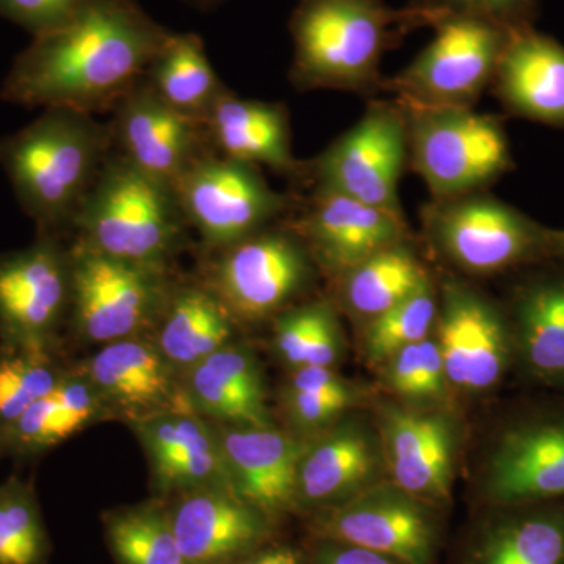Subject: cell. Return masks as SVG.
<instances>
[{
	"instance_id": "obj_1",
	"label": "cell",
	"mask_w": 564,
	"mask_h": 564,
	"mask_svg": "<svg viewBox=\"0 0 564 564\" xmlns=\"http://www.w3.org/2000/svg\"><path fill=\"white\" fill-rule=\"evenodd\" d=\"M169 35L137 0H85L61 28L33 36L0 96L20 106L106 113L143 79Z\"/></svg>"
},
{
	"instance_id": "obj_2",
	"label": "cell",
	"mask_w": 564,
	"mask_h": 564,
	"mask_svg": "<svg viewBox=\"0 0 564 564\" xmlns=\"http://www.w3.org/2000/svg\"><path fill=\"white\" fill-rule=\"evenodd\" d=\"M425 11L397 10L384 0H300L289 29V79L299 91H381V62L414 29L432 28Z\"/></svg>"
},
{
	"instance_id": "obj_3",
	"label": "cell",
	"mask_w": 564,
	"mask_h": 564,
	"mask_svg": "<svg viewBox=\"0 0 564 564\" xmlns=\"http://www.w3.org/2000/svg\"><path fill=\"white\" fill-rule=\"evenodd\" d=\"M111 152L109 124L85 111L47 107L0 141V165L39 234L58 236L73 229Z\"/></svg>"
},
{
	"instance_id": "obj_4",
	"label": "cell",
	"mask_w": 564,
	"mask_h": 564,
	"mask_svg": "<svg viewBox=\"0 0 564 564\" xmlns=\"http://www.w3.org/2000/svg\"><path fill=\"white\" fill-rule=\"evenodd\" d=\"M176 193L111 152L74 220L76 242L110 258L172 267L188 240Z\"/></svg>"
},
{
	"instance_id": "obj_5",
	"label": "cell",
	"mask_w": 564,
	"mask_h": 564,
	"mask_svg": "<svg viewBox=\"0 0 564 564\" xmlns=\"http://www.w3.org/2000/svg\"><path fill=\"white\" fill-rule=\"evenodd\" d=\"M400 106L408 118L410 169L433 199L486 191L513 170L502 118L475 107Z\"/></svg>"
},
{
	"instance_id": "obj_6",
	"label": "cell",
	"mask_w": 564,
	"mask_h": 564,
	"mask_svg": "<svg viewBox=\"0 0 564 564\" xmlns=\"http://www.w3.org/2000/svg\"><path fill=\"white\" fill-rule=\"evenodd\" d=\"M423 232L452 265L491 276L547 259V231L488 191L433 199L422 207Z\"/></svg>"
},
{
	"instance_id": "obj_7",
	"label": "cell",
	"mask_w": 564,
	"mask_h": 564,
	"mask_svg": "<svg viewBox=\"0 0 564 564\" xmlns=\"http://www.w3.org/2000/svg\"><path fill=\"white\" fill-rule=\"evenodd\" d=\"M69 252V321L82 340L106 345L152 332L173 288L172 267L121 261L79 242Z\"/></svg>"
},
{
	"instance_id": "obj_8",
	"label": "cell",
	"mask_w": 564,
	"mask_h": 564,
	"mask_svg": "<svg viewBox=\"0 0 564 564\" xmlns=\"http://www.w3.org/2000/svg\"><path fill=\"white\" fill-rule=\"evenodd\" d=\"M434 39L406 68L384 77L381 90L414 107H475L491 87L511 32L478 18L447 14Z\"/></svg>"
},
{
	"instance_id": "obj_9",
	"label": "cell",
	"mask_w": 564,
	"mask_h": 564,
	"mask_svg": "<svg viewBox=\"0 0 564 564\" xmlns=\"http://www.w3.org/2000/svg\"><path fill=\"white\" fill-rule=\"evenodd\" d=\"M188 228L209 251L221 250L293 214L296 196L273 191L261 169L223 158L203 155L174 185Z\"/></svg>"
},
{
	"instance_id": "obj_10",
	"label": "cell",
	"mask_w": 564,
	"mask_h": 564,
	"mask_svg": "<svg viewBox=\"0 0 564 564\" xmlns=\"http://www.w3.org/2000/svg\"><path fill=\"white\" fill-rule=\"evenodd\" d=\"M406 166L410 135L403 107L395 99L370 101L352 128L306 161L304 184L403 214L399 185Z\"/></svg>"
},
{
	"instance_id": "obj_11",
	"label": "cell",
	"mask_w": 564,
	"mask_h": 564,
	"mask_svg": "<svg viewBox=\"0 0 564 564\" xmlns=\"http://www.w3.org/2000/svg\"><path fill=\"white\" fill-rule=\"evenodd\" d=\"M215 252L203 281L236 323L276 317L306 291L317 267L291 225L269 226Z\"/></svg>"
},
{
	"instance_id": "obj_12",
	"label": "cell",
	"mask_w": 564,
	"mask_h": 564,
	"mask_svg": "<svg viewBox=\"0 0 564 564\" xmlns=\"http://www.w3.org/2000/svg\"><path fill=\"white\" fill-rule=\"evenodd\" d=\"M69 306L70 252L57 236L0 254V350H54Z\"/></svg>"
},
{
	"instance_id": "obj_13",
	"label": "cell",
	"mask_w": 564,
	"mask_h": 564,
	"mask_svg": "<svg viewBox=\"0 0 564 564\" xmlns=\"http://www.w3.org/2000/svg\"><path fill=\"white\" fill-rule=\"evenodd\" d=\"M110 113L113 151L173 191L193 163L215 151L207 126L172 109L144 79Z\"/></svg>"
},
{
	"instance_id": "obj_14",
	"label": "cell",
	"mask_w": 564,
	"mask_h": 564,
	"mask_svg": "<svg viewBox=\"0 0 564 564\" xmlns=\"http://www.w3.org/2000/svg\"><path fill=\"white\" fill-rule=\"evenodd\" d=\"M436 322L447 383L484 392L502 380L514 350L513 332L491 300L448 278L441 285Z\"/></svg>"
},
{
	"instance_id": "obj_15",
	"label": "cell",
	"mask_w": 564,
	"mask_h": 564,
	"mask_svg": "<svg viewBox=\"0 0 564 564\" xmlns=\"http://www.w3.org/2000/svg\"><path fill=\"white\" fill-rule=\"evenodd\" d=\"M293 214L289 225L306 243L315 265L336 280L378 251L410 239L404 214L340 193L313 191Z\"/></svg>"
},
{
	"instance_id": "obj_16",
	"label": "cell",
	"mask_w": 564,
	"mask_h": 564,
	"mask_svg": "<svg viewBox=\"0 0 564 564\" xmlns=\"http://www.w3.org/2000/svg\"><path fill=\"white\" fill-rule=\"evenodd\" d=\"M77 369L101 395L111 417L132 423L163 411L192 410L181 375L150 334L101 345Z\"/></svg>"
},
{
	"instance_id": "obj_17",
	"label": "cell",
	"mask_w": 564,
	"mask_h": 564,
	"mask_svg": "<svg viewBox=\"0 0 564 564\" xmlns=\"http://www.w3.org/2000/svg\"><path fill=\"white\" fill-rule=\"evenodd\" d=\"M323 532L402 564H430L434 532L413 496L395 485L373 486L336 505L322 522Z\"/></svg>"
},
{
	"instance_id": "obj_18",
	"label": "cell",
	"mask_w": 564,
	"mask_h": 564,
	"mask_svg": "<svg viewBox=\"0 0 564 564\" xmlns=\"http://www.w3.org/2000/svg\"><path fill=\"white\" fill-rule=\"evenodd\" d=\"M129 426L148 456L152 484L162 496L210 486L231 488L217 426L195 411H163Z\"/></svg>"
},
{
	"instance_id": "obj_19",
	"label": "cell",
	"mask_w": 564,
	"mask_h": 564,
	"mask_svg": "<svg viewBox=\"0 0 564 564\" xmlns=\"http://www.w3.org/2000/svg\"><path fill=\"white\" fill-rule=\"evenodd\" d=\"M169 513L187 564L231 562L252 551L269 530L267 516L228 486L180 494Z\"/></svg>"
},
{
	"instance_id": "obj_20",
	"label": "cell",
	"mask_w": 564,
	"mask_h": 564,
	"mask_svg": "<svg viewBox=\"0 0 564 564\" xmlns=\"http://www.w3.org/2000/svg\"><path fill=\"white\" fill-rule=\"evenodd\" d=\"M232 491L263 514L296 505L299 466L306 443L269 426H217Z\"/></svg>"
},
{
	"instance_id": "obj_21",
	"label": "cell",
	"mask_w": 564,
	"mask_h": 564,
	"mask_svg": "<svg viewBox=\"0 0 564 564\" xmlns=\"http://www.w3.org/2000/svg\"><path fill=\"white\" fill-rule=\"evenodd\" d=\"M494 502L518 505L564 496V419L527 422L503 433L486 470Z\"/></svg>"
},
{
	"instance_id": "obj_22",
	"label": "cell",
	"mask_w": 564,
	"mask_h": 564,
	"mask_svg": "<svg viewBox=\"0 0 564 564\" xmlns=\"http://www.w3.org/2000/svg\"><path fill=\"white\" fill-rule=\"evenodd\" d=\"M383 452L392 485L414 499L444 500L454 480V426L440 414L386 408Z\"/></svg>"
},
{
	"instance_id": "obj_23",
	"label": "cell",
	"mask_w": 564,
	"mask_h": 564,
	"mask_svg": "<svg viewBox=\"0 0 564 564\" xmlns=\"http://www.w3.org/2000/svg\"><path fill=\"white\" fill-rule=\"evenodd\" d=\"M206 126L212 147L223 158L265 166L296 184L306 181V162L293 155L291 113L284 104L239 98L229 90Z\"/></svg>"
},
{
	"instance_id": "obj_24",
	"label": "cell",
	"mask_w": 564,
	"mask_h": 564,
	"mask_svg": "<svg viewBox=\"0 0 564 564\" xmlns=\"http://www.w3.org/2000/svg\"><path fill=\"white\" fill-rule=\"evenodd\" d=\"M491 87L514 117L564 126V46L533 28L511 33Z\"/></svg>"
},
{
	"instance_id": "obj_25",
	"label": "cell",
	"mask_w": 564,
	"mask_h": 564,
	"mask_svg": "<svg viewBox=\"0 0 564 564\" xmlns=\"http://www.w3.org/2000/svg\"><path fill=\"white\" fill-rule=\"evenodd\" d=\"M181 378L192 410L215 425H272L262 369L250 348L228 344Z\"/></svg>"
},
{
	"instance_id": "obj_26",
	"label": "cell",
	"mask_w": 564,
	"mask_h": 564,
	"mask_svg": "<svg viewBox=\"0 0 564 564\" xmlns=\"http://www.w3.org/2000/svg\"><path fill=\"white\" fill-rule=\"evenodd\" d=\"M234 326L231 314L206 282L174 280L151 337L182 377L212 352L234 343Z\"/></svg>"
},
{
	"instance_id": "obj_27",
	"label": "cell",
	"mask_w": 564,
	"mask_h": 564,
	"mask_svg": "<svg viewBox=\"0 0 564 564\" xmlns=\"http://www.w3.org/2000/svg\"><path fill=\"white\" fill-rule=\"evenodd\" d=\"M372 434L355 422L344 423L314 443H306L299 466L296 505L321 507L343 502L373 480L380 467Z\"/></svg>"
},
{
	"instance_id": "obj_28",
	"label": "cell",
	"mask_w": 564,
	"mask_h": 564,
	"mask_svg": "<svg viewBox=\"0 0 564 564\" xmlns=\"http://www.w3.org/2000/svg\"><path fill=\"white\" fill-rule=\"evenodd\" d=\"M107 417H111L109 408L76 367L54 391L0 432V451L20 458L41 455Z\"/></svg>"
},
{
	"instance_id": "obj_29",
	"label": "cell",
	"mask_w": 564,
	"mask_h": 564,
	"mask_svg": "<svg viewBox=\"0 0 564 564\" xmlns=\"http://www.w3.org/2000/svg\"><path fill=\"white\" fill-rule=\"evenodd\" d=\"M510 322L525 369L544 383L564 386V272L536 274L514 291Z\"/></svg>"
},
{
	"instance_id": "obj_30",
	"label": "cell",
	"mask_w": 564,
	"mask_h": 564,
	"mask_svg": "<svg viewBox=\"0 0 564 564\" xmlns=\"http://www.w3.org/2000/svg\"><path fill=\"white\" fill-rule=\"evenodd\" d=\"M143 79L172 109L204 124L229 91L207 57L202 36L196 33L170 32Z\"/></svg>"
},
{
	"instance_id": "obj_31",
	"label": "cell",
	"mask_w": 564,
	"mask_h": 564,
	"mask_svg": "<svg viewBox=\"0 0 564 564\" xmlns=\"http://www.w3.org/2000/svg\"><path fill=\"white\" fill-rule=\"evenodd\" d=\"M337 281L345 310L369 322L421 291L432 278L408 239L370 256Z\"/></svg>"
},
{
	"instance_id": "obj_32",
	"label": "cell",
	"mask_w": 564,
	"mask_h": 564,
	"mask_svg": "<svg viewBox=\"0 0 564 564\" xmlns=\"http://www.w3.org/2000/svg\"><path fill=\"white\" fill-rule=\"evenodd\" d=\"M102 521L117 564H187L169 508L162 503L118 508L104 514Z\"/></svg>"
},
{
	"instance_id": "obj_33",
	"label": "cell",
	"mask_w": 564,
	"mask_h": 564,
	"mask_svg": "<svg viewBox=\"0 0 564 564\" xmlns=\"http://www.w3.org/2000/svg\"><path fill=\"white\" fill-rule=\"evenodd\" d=\"M274 348L293 370L332 367L339 358L340 328L326 300L288 307L274 318Z\"/></svg>"
},
{
	"instance_id": "obj_34",
	"label": "cell",
	"mask_w": 564,
	"mask_h": 564,
	"mask_svg": "<svg viewBox=\"0 0 564 564\" xmlns=\"http://www.w3.org/2000/svg\"><path fill=\"white\" fill-rule=\"evenodd\" d=\"M478 564H564L563 511H538L496 527Z\"/></svg>"
},
{
	"instance_id": "obj_35",
	"label": "cell",
	"mask_w": 564,
	"mask_h": 564,
	"mask_svg": "<svg viewBox=\"0 0 564 564\" xmlns=\"http://www.w3.org/2000/svg\"><path fill=\"white\" fill-rule=\"evenodd\" d=\"M51 552L32 484L18 477L0 484V564H47Z\"/></svg>"
},
{
	"instance_id": "obj_36",
	"label": "cell",
	"mask_w": 564,
	"mask_h": 564,
	"mask_svg": "<svg viewBox=\"0 0 564 564\" xmlns=\"http://www.w3.org/2000/svg\"><path fill=\"white\" fill-rule=\"evenodd\" d=\"M68 372L54 350H0V432L54 391Z\"/></svg>"
},
{
	"instance_id": "obj_37",
	"label": "cell",
	"mask_w": 564,
	"mask_h": 564,
	"mask_svg": "<svg viewBox=\"0 0 564 564\" xmlns=\"http://www.w3.org/2000/svg\"><path fill=\"white\" fill-rule=\"evenodd\" d=\"M440 313V296L433 281L410 299L367 322L364 344L372 362H386L397 351L429 337Z\"/></svg>"
},
{
	"instance_id": "obj_38",
	"label": "cell",
	"mask_w": 564,
	"mask_h": 564,
	"mask_svg": "<svg viewBox=\"0 0 564 564\" xmlns=\"http://www.w3.org/2000/svg\"><path fill=\"white\" fill-rule=\"evenodd\" d=\"M411 9L425 11L433 24L441 17L478 18L514 33L533 28L536 0H411Z\"/></svg>"
},
{
	"instance_id": "obj_39",
	"label": "cell",
	"mask_w": 564,
	"mask_h": 564,
	"mask_svg": "<svg viewBox=\"0 0 564 564\" xmlns=\"http://www.w3.org/2000/svg\"><path fill=\"white\" fill-rule=\"evenodd\" d=\"M85 0H0V18L25 29L32 36L61 28Z\"/></svg>"
},
{
	"instance_id": "obj_40",
	"label": "cell",
	"mask_w": 564,
	"mask_h": 564,
	"mask_svg": "<svg viewBox=\"0 0 564 564\" xmlns=\"http://www.w3.org/2000/svg\"><path fill=\"white\" fill-rule=\"evenodd\" d=\"M284 403L289 417L303 432L328 426L347 408L355 403V395H326V393L285 389Z\"/></svg>"
},
{
	"instance_id": "obj_41",
	"label": "cell",
	"mask_w": 564,
	"mask_h": 564,
	"mask_svg": "<svg viewBox=\"0 0 564 564\" xmlns=\"http://www.w3.org/2000/svg\"><path fill=\"white\" fill-rule=\"evenodd\" d=\"M422 343L408 345L389 359L388 381L393 392L421 400Z\"/></svg>"
},
{
	"instance_id": "obj_42",
	"label": "cell",
	"mask_w": 564,
	"mask_h": 564,
	"mask_svg": "<svg viewBox=\"0 0 564 564\" xmlns=\"http://www.w3.org/2000/svg\"><path fill=\"white\" fill-rule=\"evenodd\" d=\"M289 389L326 393V395H355V391L332 367H302L293 372Z\"/></svg>"
},
{
	"instance_id": "obj_43",
	"label": "cell",
	"mask_w": 564,
	"mask_h": 564,
	"mask_svg": "<svg viewBox=\"0 0 564 564\" xmlns=\"http://www.w3.org/2000/svg\"><path fill=\"white\" fill-rule=\"evenodd\" d=\"M315 564H400L389 556L351 544L323 545Z\"/></svg>"
},
{
	"instance_id": "obj_44",
	"label": "cell",
	"mask_w": 564,
	"mask_h": 564,
	"mask_svg": "<svg viewBox=\"0 0 564 564\" xmlns=\"http://www.w3.org/2000/svg\"><path fill=\"white\" fill-rule=\"evenodd\" d=\"M239 564H302V560L293 549L273 547L247 556Z\"/></svg>"
},
{
	"instance_id": "obj_45",
	"label": "cell",
	"mask_w": 564,
	"mask_h": 564,
	"mask_svg": "<svg viewBox=\"0 0 564 564\" xmlns=\"http://www.w3.org/2000/svg\"><path fill=\"white\" fill-rule=\"evenodd\" d=\"M547 254L549 258L564 259V229H549Z\"/></svg>"
},
{
	"instance_id": "obj_46",
	"label": "cell",
	"mask_w": 564,
	"mask_h": 564,
	"mask_svg": "<svg viewBox=\"0 0 564 564\" xmlns=\"http://www.w3.org/2000/svg\"><path fill=\"white\" fill-rule=\"evenodd\" d=\"M191 2L198 7H214L217 3L225 2V0H191Z\"/></svg>"
},
{
	"instance_id": "obj_47",
	"label": "cell",
	"mask_w": 564,
	"mask_h": 564,
	"mask_svg": "<svg viewBox=\"0 0 564 564\" xmlns=\"http://www.w3.org/2000/svg\"><path fill=\"white\" fill-rule=\"evenodd\" d=\"M0 452H2V451H0Z\"/></svg>"
}]
</instances>
